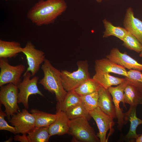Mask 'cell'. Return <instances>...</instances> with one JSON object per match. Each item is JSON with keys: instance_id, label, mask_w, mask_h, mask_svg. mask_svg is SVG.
<instances>
[{"instance_id": "cell-1", "label": "cell", "mask_w": 142, "mask_h": 142, "mask_svg": "<svg viewBox=\"0 0 142 142\" xmlns=\"http://www.w3.org/2000/svg\"><path fill=\"white\" fill-rule=\"evenodd\" d=\"M64 0H40L29 10L27 17L38 26L53 23L67 9Z\"/></svg>"}, {"instance_id": "cell-2", "label": "cell", "mask_w": 142, "mask_h": 142, "mask_svg": "<svg viewBox=\"0 0 142 142\" xmlns=\"http://www.w3.org/2000/svg\"><path fill=\"white\" fill-rule=\"evenodd\" d=\"M41 69L44 76L38 83L42 85L45 89L54 93L57 102L63 101L67 92L62 85L61 71L54 67L46 59L42 66Z\"/></svg>"}, {"instance_id": "cell-3", "label": "cell", "mask_w": 142, "mask_h": 142, "mask_svg": "<svg viewBox=\"0 0 142 142\" xmlns=\"http://www.w3.org/2000/svg\"><path fill=\"white\" fill-rule=\"evenodd\" d=\"M68 134L71 135L73 142H99L100 140L88 120L83 118L70 120Z\"/></svg>"}, {"instance_id": "cell-4", "label": "cell", "mask_w": 142, "mask_h": 142, "mask_svg": "<svg viewBox=\"0 0 142 142\" xmlns=\"http://www.w3.org/2000/svg\"><path fill=\"white\" fill-rule=\"evenodd\" d=\"M77 70L72 72L67 70L61 71L62 85L67 92L74 90L90 78L87 60L78 61Z\"/></svg>"}, {"instance_id": "cell-5", "label": "cell", "mask_w": 142, "mask_h": 142, "mask_svg": "<svg viewBox=\"0 0 142 142\" xmlns=\"http://www.w3.org/2000/svg\"><path fill=\"white\" fill-rule=\"evenodd\" d=\"M0 87V104L4 105V112L9 120L14 114L20 111L18 105L19 89L17 86L12 83Z\"/></svg>"}, {"instance_id": "cell-6", "label": "cell", "mask_w": 142, "mask_h": 142, "mask_svg": "<svg viewBox=\"0 0 142 142\" xmlns=\"http://www.w3.org/2000/svg\"><path fill=\"white\" fill-rule=\"evenodd\" d=\"M23 80L17 86L19 90L18 95V103H22L25 108H29L28 99L32 95L38 94L43 96V95L38 89L37 83L39 78L35 76L31 79V73L29 72L23 75Z\"/></svg>"}, {"instance_id": "cell-7", "label": "cell", "mask_w": 142, "mask_h": 142, "mask_svg": "<svg viewBox=\"0 0 142 142\" xmlns=\"http://www.w3.org/2000/svg\"><path fill=\"white\" fill-rule=\"evenodd\" d=\"M0 86L12 83L17 86L21 82V76L26 70L21 64L13 66L9 64L7 58H0Z\"/></svg>"}, {"instance_id": "cell-8", "label": "cell", "mask_w": 142, "mask_h": 142, "mask_svg": "<svg viewBox=\"0 0 142 142\" xmlns=\"http://www.w3.org/2000/svg\"><path fill=\"white\" fill-rule=\"evenodd\" d=\"M26 57L28 67L23 75L30 72L31 77L34 76L38 72L40 65L44 62L45 53L43 51L36 49L31 41H28L22 52Z\"/></svg>"}, {"instance_id": "cell-9", "label": "cell", "mask_w": 142, "mask_h": 142, "mask_svg": "<svg viewBox=\"0 0 142 142\" xmlns=\"http://www.w3.org/2000/svg\"><path fill=\"white\" fill-rule=\"evenodd\" d=\"M11 117L9 122L15 128L17 134H28L35 127L34 116L26 108Z\"/></svg>"}, {"instance_id": "cell-10", "label": "cell", "mask_w": 142, "mask_h": 142, "mask_svg": "<svg viewBox=\"0 0 142 142\" xmlns=\"http://www.w3.org/2000/svg\"><path fill=\"white\" fill-rule=\"evenodd\" d=\"M89 113L97 123L99 130L97 135L100 142H107L106 133L114 125V118L105 113L98 106Z\"/></svg>"}, {"instance_id": "cell-11", "label": "cell", "mask_w": 142, "mask_h": 142, "mask_svg": "<svg viewBox=\"0 0 142 142\" xmlns=\"http://www.w3.org/2000/svg\"><path fill=\"white\" fill-rule=\"evenodd\" d=\"M128 83V81L125 79L123 82L117 86L111 87L108 89L112 97L117 119V128L120 131H122L124 125L126 123L124 119L125 113H123V109L120 108V104L121 102L123 104L124 90Z\"/></svg>"}, {"instance_id": "cell-12", "label": "cell", "mask_w": 142, "mask_h": 142, "mask_svg": "<svg viewBox=\"0 0 142 142\" xmlns=\"http://www.w3.org/2000/svg\"><path fill=\"white\" fill-rule=\"evenodd\" d=\"M106 57L125 68L142 71V64L127 54L121 53L117 48H113Z\"/></svg>"}, {"instance_id": "cell-13", "label": "cell", "mask_w": 142, "mask_h": 142, "mask_svg": "<svg viewBox=\"0 0 142 142\" xmlns=\"http://www.w3.org/2000/svg\"><path fill=\"white\" fill-rule=\"evenodd\" d=\"M124 27L134 35L142 45V21L135 17L132 8L126 10L123 22Z\"/></svg>"}, {"instance_id": "cell-14", "label": "cell", "mask_w": 142, "mask_h": 142, "mask_svg": "<svg viewBox=\"0 0 142 142\" xmlns=\"http://www.w3.org/2000/svg\"><path fill=\"white\" fill-rule=\"evenodd\" d=\"M95 73H113L127 77V71L123 67L113 62L107 58L97 60L95 61Z\"/></svg>"}, {"instance_id": "cell-15", "label": "cell", "mask_w": 142, "mask_h": 142, "mask_svg": "<svg viewBox=\"0 0 142 142\" xmlns=\"http://www.w3.org/2000/svg\"><path fill=\"white\" fill-rule=\"evenodd\" d=\"M55 121L49 127L50 136L57 135H62L68 134L69 123L70 119L66 113L61 111H56Z\"/></svg>"}, {"instance_id": "cell-16", "label": "cell", "mask_w": 142, "mask_h": 142, "mask_svg": "<svg viewBox=\"0 0 142 142\" xmlns=\"http://www.w3.org/2000/svg\"><path fill=\"white\" fill-rule=\"evenodd\" d=\"M98 92V106L107 114L116 118L115 106L108 90L101 87Z\"/></svg>"}, {"instance_id": "cell-17", "label": "cell", "mask_w": 142, "mask_h": 142, "mask_svg": "<svg viewBox=\"0 0 142 142\" xmlns=\"http://www.w3.org/2000/svg\"><path fill=\"white\" fill-rule=\"evenodd\" d=\"M123 106L126 109L125 103L129 104L130 108L137 107L142 104V92L128 83L124 92Z\"/></svg>"}, {"instance_id": "cell-18", "label": "cell", "mask_w": 142, "mask_h": 142, "mask_svg": "<svg viewBox=\"0 0 142 142\" xmlns=\"http://www.w3.org/2000/svg\"><path fill=\"white\" fill-rule=\"evenodd\" d=\"M137 107L130 108L129 110L125 113L124 119L125 122L128 120L130 123V129L125 136L126 139L129 141L134 140L140 135L136 133V129L138 126L142 124V120L138 118L136 116Z\"/></svg>"}, {"instance_id": "cell-19", "label": "cell", "mask_w": 142, "mask_h": 142, "mask_svg": "<svg viewBox=\"0 0 142 142\" xmlns=\"http://www.w3.org/2000/svg\"><path fill=\"white\" fill-rule=\"evenodd\" d=\"M22 48L20 44L15 41H8L0 40V58L16 57L22 52Z\"/></svg>"}, {"instance_id": "cell-20", "label": "cell", "mask_w": 142, "mask_h": 142, "mask_svg": "<svg viewBox=\"0 0 142 142\" xmlns=\"http://www.w3.org/2000/svg\"><path fill=\"white\" fill-rule=\"evenodd\" d=\"M101 87L108 89L112 86L118 85L123 82L125 78L115 77L108 73H95L92 78Z\"/></svg>"}, {"instance_id": "cell-21", "label": "cell", "mask_w": 142, "mask_h": 142, "mask_svg": "<svg viewBox=\"0 0 142 142\" xmlns=\"http://www.w3.org/2000/svg\"><path fill=\"white\" fill-rule=\"evenodd\" d=\"M30 112L34 116L35 127H49L55 120L56 115L33 109Z\"/></svg>"}, {"instance_id": "cell-22", "label": "cell", "mask_w": 142, "mask_h": 142, "mask_svg": "<svg viewBox=\"0 0 142 142\" xmlns=\"http://www.w3.org/2000/svg\"><path fill=\"white\" fill-rule=\"evenodd\" d=\"M103 22L105 28L103 36L104 38L114 36L122 40L128 32L124 27L115 26L105 19Z\"/></svg>"}, {"instance_id": "cell-23", "label": "cell", "mask_w": 142, "mask_h": 142, "mask_svg": "<svg viewBox=\"0 0 142 142\" xmlns=\"http://www.w3.org/2000/svg\"><path fill=\"white\" fill-rule=\"evenodd\" d=\"M81 102L80 96L74 90L69 91L67 92L63 101L57 102L56 111L65 112L70 107Z\"/></svg>"}, {"instance_id": "cell-24", "label": "cell", "mask_w": 142, "mask_h": 142, "mask_svg": "<svg viewBox=\"0 0 142 142\" xmlns=\"http://www.w3.org/2000/svg\"><path fill=\"white\" fill-rule=\"evenodd\" d=\"M28 134L29 142H48L50 137L48 127H35Z\"/></svg>"}, {"instance_id": "cell-25", "label": "cell", "mask_w": 142, "mask_h": 142, "mask_svg": "<svg viewBox=\"0 0 142 142\" xmlns=\"http://www.w3.org/2000/svg\"><path fill=\"white\" fill-rule=\"evenodd\" d=\"M65 112L70 120L83 118L89 121L92 118L82 102L70 107Z\"/></svg>"}, {"instance_id": "cell-26", "label": "cell", "mask_w": 142, "mask_h": 142, "mask_svg": "<svg viewBox=\"0 0 142 142\" xmlns=\"http://www.w3.org/2000/svg\"><path fill=\"white\" fill-rule=\"evenodd\" d=\"M100 87L94 80L90 78L83 83L74 90L80 96L98 91Z\"/></svg>"}, {"instance_id": "cell-27", "label": "cell", "mask_w": 142, "mask_h": 142, "mask_svg": "<svg viewBox=\"0 0 142 142\" xmlns=\"http://www.w3.org/2000/svg\"><path fill=\"white\" fill-rule=\"evenodd\" d=\"M122 41L123 45L130 50L138 53L142 51V45L132 34L128 32Z\"/></svg>"}, {"instance_id": "cell-28", "label": "cell", "mask_w": 142, "mask_h": 142, "mask_svg": "<svg viewBox=\"0 0 142 142\" xmlns=\"http://www.w3.org/2000/svg\"><path fill=\"white\" fill-rule=\"evenodd\" d=\"M81 102L89 112L98 106L99 98L98 91L80 96Z\"/></svg>"}, {"instance_id": "cell-29", "label": "cell", "mask_w": 142, "mask_h": 142, "mask_svg": "<svg viewBox=\"0 0 142 142\" xmlns=\"http://www.w3.org/2000/svg\"><path fill=\"white\" fill-rule=\"evenodd\" d=\"M127 75L125 79L128 83L142 92V73L138 70L131 69L127 71Z\"/></svg>"}, {"instance_id": "cell-30", "label": "cell", "mask_w": 142, "mask_h": 142, "mask_svg": "<svg viewBox=\"0 0 142 142\" xmlns=\"http://www.w3.org/2000/svg\"><path fill=\"white\" fill-rule=\"evenodd\" d=\"M0 130L8 131L14 134L17 133L15 128L10 125L4 119V117L7 116V114L3 111L0 107Z\"/></svg>"}, {"instance_id": "cell-31", "label": "cell", "mask_w": 142, "mask_h": 142, "mask_svg": "<svg viewBox=\"0 0 142 142\" xmlns=\"http://www.w3.org/2000/svg\"><path fill=\"white\" fill-rule=\"evenodd\" d=\"M14 140L15 141H19L21 142H29V139L27 134H23L21 135H16L14 136Z\"/></svg>"}, {"instance_id": "cell-32", "label": "cell", "mask_w": 142, "mask_h": 142, "mask_svg": "<svg viewBox=\"0 0 142 142\" xmlns=\"http://www.w3.org/2000/svg\"><path fill=\"white\" fill-rule=\"evenodd\" d=\"M136 142H142V134L140 135L135 140Z\"/></svg>"}, {"instance_id": "cell-33", "label": "cell", "mask_w": 142, "mask_h": 142, "mask_svg": "<svg viewBox=\"0 0 142 142\" xmlns=\"http://www.w3.org/2000/svg\"><path fill=\"white\" fill-rule=\"evenodd\" d=\"M96 0L97 2H99V3H100L102 1V0Z\"/></svg>"}, {"instance_id": "cell-34", "label": "cell", "mask_w": 142, "mask_h": 142, "mask_svg": "<svg viewBox=\"0 0 142 142\" xmlns=\"http://www.w3.org/2000/svg\"><path fill=\"white\" fill-rule=\"evenodd\" d=\"M139 56L140 57H142V51L140 53Z\"/></svg>"}, {"instance_id": "cell-35", "label": "cell", "mask_w": 142, "mask_h": 142, "mask_svg": "<svg viewBox=\"0 0 142 142\" xmlns=\"http://www.w3.org/2000/svg\"><path fill=\"white\" fill-rule=\"evenodd\" d=\"M8 0H6V1H8Z\"/></svg>"}, {"instance_id": "cell-36", "label": "cell", "mask_w": 142, "mask_h": 142, "mask_svg": "<svg viewBox=\"0 0 142 142\" xmlns=\"http://www.w3.org/2000/svg\"></svg>"}]
</instances>
